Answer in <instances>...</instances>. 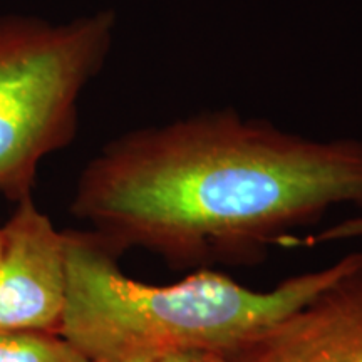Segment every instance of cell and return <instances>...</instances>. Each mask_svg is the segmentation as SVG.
<instances>
[{
  "label": "cell",
  "instance_id": "6da1fadb",
  "mask_svg": "<svg viewBox=\"0 0 362 362\" xmlns=\"http://www.w3.org/2000/svg\"><path fill=\"white\" fill-rule=\"evenodd\" d=\"M362 208V139L320 141L233 107L128 131L81 171L71 214L117 255L259 260L336 206Z\"/></svg>",
  "mask_w": 362,
  "mask_h": 362
},
{
  "label": "cell",
  "instance_id": "3957f363",
  "mask_svg": "<svg viewBox=\"0 0 362 362\" xmlns=\"http://www.w3.org/2000/svg\"><path fill=\"white\" fill-rule=\"evenodd\" d=\"M117 17L0 13V193L33 197L44 158L74 141L79 99L110 57Z\"/></svg>",
  "mask_w": 362,
  "mask_h": 362
},
{
  "label": "cell",
  "instance_id": "8992f818",
  "mask_svg": "<svg viewBox=\"0 0 362 362\" xmlns=\"http://www.w3.org/2000/svg\"><path fill=\"white\" fill-rule=\"evenodd\" d=\"M0 362H89L64 337L35 330H0Z\"/></svg>",
  "mask_w": 362,
  "mask_h": 362
},
{
  "label": "cell",
  "instance_id": "277c9868",
  "mask_svg": "<svg viewBox=\"0 0 362 362\" xmlns=\"http://www.w3.org/2000/svg\"><path fill=\"white\" fill-rule=\"evenodd\" d=\"M66 288V232L27 197L2 225L0 330L59 334Z\"/></svg>",
  "mask_w": 362,
  "mask_h": 362
},
{
  "label": "cell",
  "instance_id": "9c48e42d",
  "mask_svg": "<svg viewBox=\"0 0 362 362\" xmlns=\"http://www.w3.org/2000/svg\"><path fill=\"white\" fill-rule=\"evenodd\" d=\"M0 252H2V225H0Z\"/></svg>",
  "mask_w": 362,
  "mask_h": 362
},
{
  "label": "cell",
  "instance_id": "52a82bcc",
  "mask_svg": "<svg viewBox=\"0 0 362 362\" xmlns=\"http://www.w3.org/2000/svg\"><path fill=\"white\" fill-rule=\"evenodd\" d=\"M347 240H362V216H352V218H346L339 223L330 225L314 235H307L302 238V242L307 247H314L347 242Z\"/></svg>",
  "mask_w": 362,
  "mask_h": 362
},
{
  "label": "cell",
  "instance_id": "5b68a950",
  "mask_svg": "<svg viewBox=\"0 0 362 362\" xmlns=\"http://www.w3.org/2000/svg\"><path fill=\"white\" fill-rule=\"evenodd\" d=\"M221 362H362V262Z\"/></svg>",
  "mask_w": 362,
  "mask_h": 362
},
{
  "label": "cell",
  "instance_id": "ba28073f",
  "mask_svg": "<svg viewBox=\"0 0 362 362\" xmlns=\"http://www.w3.org/2000/svg\"><path fill=\"white\" fill-rule=\"evenodd\" d=\"M160 362H221L218 354H180L163 359Z\"/></svg>",
  "mask_w": 362,
  "mask_h": 362
},
{
  "label": "cell",
  "instance_id": "7a4b0ae2",
  "mask_svg": "<svg viewBox=\"0 0 362 362\" xmlns=\"http://www.w3.org/2000/svg\"><path fill=\"white\" fill-rule=\"evenodd\" d=\"M67 288L59 336L89 362H160L228 354L315 297L362 262V252L252 291L202 269L173 285L128 277L93 230H66Z\"/></svg>",
  "mask_w": 362,
  "mask_h": 362
}]
</instances>
